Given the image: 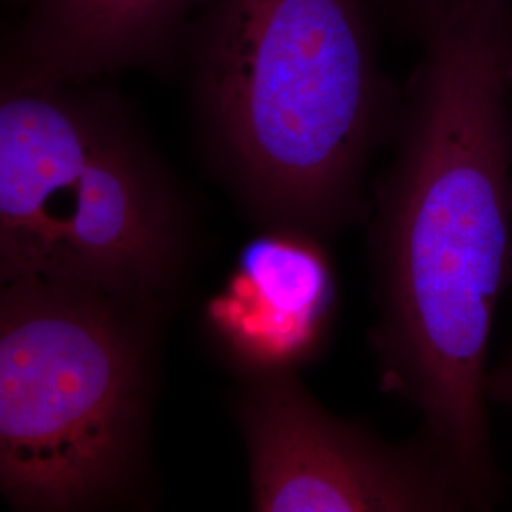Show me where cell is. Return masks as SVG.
Segmentation results:
<instances>
[{
    "label": "cell",
    "instance_id": "obj_1",
    "mask_svg": "<svg viewBox=\"0 0 512 512\" xmlns=\"http://www.w3.org/2000/svg\"><path fill=\"white\" fill-rule=\"evenodd\" d=\"M421 50L378 188L376 346L425 440L490 509L488 355L512 277V0H454Z\"/></svg>",
    "mask_w": 512,
    "mask_h": 512
},
{
    "label": "cell",
    "instance_id": "obj_2",
    "mask_svg": "<svg viewBox=\"0 0 512 512\" xmlns=\"http://www.w3.org/2000/svg\"><path fill=\"white\" fill-rule=\"evenodd\" d=\"M382 21L378 0H205L184 33L177 69L207 154L285 232L349 219L395 133Z\"/></svg>",
    "mask_w": 512,
    "mask_h": 512
},
{
    "label": "cell",
    "instance_id": "obj_3",
    "mask_svg": "<svg viewBox=\"0 0 512 512\" xmlns=\"http://www.w3.org/2000/svg\"><path fill=\"white\" fill-rule=\"evenodd\" d=\"M177 192L109 78L2 65L0 275L160 306L181 264Z\"/></svg>",
    "mask_w": 512,
    "mask_h": 512
},
{
    "label": "cell",
    "instance_id": "obj_4",
    "mask_svg": "<svg viewBox=\"0 0 512 512\" xmlns=\"http://www.w3.org/2000/svg\"><path fill=\"white\" fill-rule=\"evenodd\" d=\"M148 308L42 277L0 302V488L25 511H76L126 488L145 450Z\"/></svg>",
    "mask_w": 512,
    "mask_h": 512
},
{
    "label": "cell",
    "instance_id": "obj_5",
    "mask_svg": "<svg viewBox=\"0 0 512 512\" xmlns=\"http://www.w3.org/2000/svg\"><path fill=\"white\" fill-rule=\"evenodd\" d=\"M239 423L255 511L475 509L461 478L427 440L387 444L330 416L291 370L256 372L239 404Z\"/></svg>",
    "mask_w": 512,
    "mask_h": 512
},
{
    "label": "cell",
    "instance_id": "obj_6",
    "mask_svg": "<svg viewBox=\"0 0 512 512\" xmlns=\"http://www.w3.org/2000/svg\"><path fill=\"white\" fill-rule=\"evenodd\" d=\"M205 0H27L2 65L50 80H97L128 69H177L184 33Z\"/></svg>",
    "mask_w": 512,
    "mask_h": 512
},
{
    "label": "cell",
    "instance_id": "obj_7",
    "mask_svg": "<svg viewBox=\"0 0 512 512\" xmlns=\"http://www.w3.org/2000/svg\"><path fill=\"white\" fill-rule=\"evenodd\" d=\"M332 275L311 239H256L243 251L236 279L211 308L219 334L256 372L291 370L327 325Z\"/></svg>",
    "mask_w": 512,
    "mask_h": 512
},
{
    "label": "cell",
    "instance_id": "obj_8",
    "mask_svg": "<svg viewBox=\"0 0 512 512\" xmlns=\"http://www.w3.org/2000/svg\"><path fill=\"white\" fill-rule=\"evenodd\" d=\"M454 0H387V16L404 38L423 44Z\"/></svg>",
    "mask_w": 512,
    "mask_h": 512
},
{
    "label": "cell",
    "instance_id": "obj_9",
    "mask_svg": "<svg viewBox=\"0 0 512 512\" xmlns=\"http://www.w3.org/2000/svg\"><path fill=\"white\" fill-rule=\"evenodd\" d=\"M488 397L490 401L503 404L512 410V348L507 357L488 376Z\"/></svg>",
    "mask_w": 512,
    "mask_h": 512
},
{
    "label": "cell",
    "instance_id": "obj_10",
    "mask_svg": "<svg viewBox=\"0 0 512 512\" xmlns=\"http://www.w3.org/2000/svg\"><path fill=\"white\" fill-rule=\"evenodd\" d=\"M511 88H512V61H511Z\"/></svg>",
    "mask_w": 512,
    "mask_h": 512
}]
</instances>
